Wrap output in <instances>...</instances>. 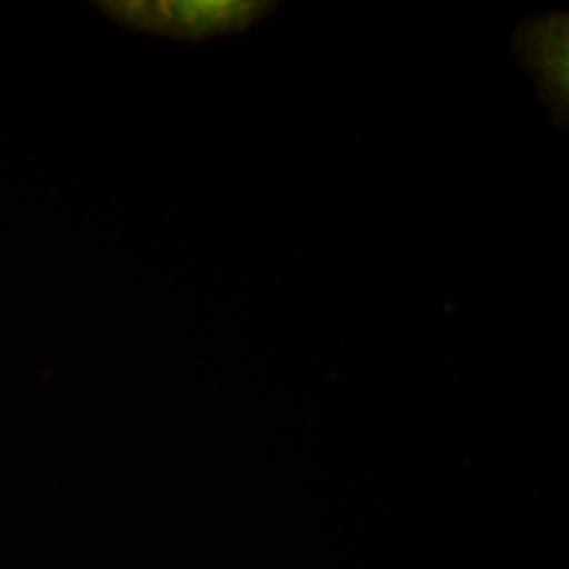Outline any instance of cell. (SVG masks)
I'll return each mask as SVG.
<instances>
[{
	"label": "cell",
	"mask_w": 569,
	"mask_h": 569,
	"mask_svg": "<svg viewBox=\"0 0 569 569\" xmlns=\"http://www.w3.org/2000/svg\"><path fill=\"white\" fill-rule=\"evenodd\" d=\"M106 18L127 30L180 42L244 34L279 9L272 0H106Z\"/></svg>",
	"instance_id": "cell-1"
},
{
	"label": "cell",
	"mask_w": 569,
	"mask_h": 569,
	"mask_svg": "<svg viewBox=\"0 0 569 569\" xmlns=\"http://www.w3.org/2000/svg\"><path fill=\"white\" fill-rule=\"evenodd\" d=\"M512 51L538 87L555 129L569 127V13H533L512 34Z\"/></svg>",
	"instance_id": "cell-2"
}]
</instances>
